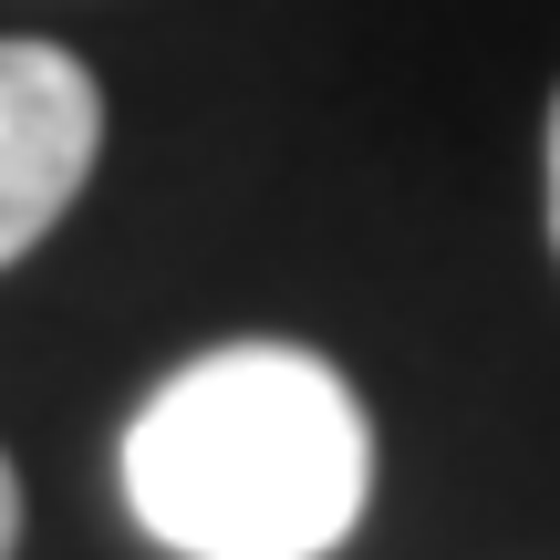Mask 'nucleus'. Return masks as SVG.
<instances>
[{
  "label": "nucleus",
  "instance_id": "nucleus-1",
  "mask_svg": "<svg viewBox=\"0 0 560 560\" xmlns=\"http://www.w3.org/2000/svg\"><path fill=\"white\" fill-rule=\"evenodd\" d=\"M374 488L353 384L301 342H229L166 374L125 425V499L187 560H322Z\"/></svg>",
  "mask_w": 560,
  "mask_h": 560
},
{
  "label": "nucleus",
  "instance_id": "nucleus-2",
  "mask_svg": "<svg viewBox=\"0 0 560 560\" xmlns=\"http://www.w3.org/2000/svg\"><path fill=\"white\" fill-rule=\"evenodd\" d=\"M104 145V94L62 42H0V270L83 198Z\"/></svg>",
  "mask_w": 560,
  "mask_h": 560
},
{
  "label": "nucleus",
  "instance_id": "nucleus-3",
  "mask_svg": "<svg viewBox=\"0 0 560 560\" xmlns=\"http://www.w3.org/2000/svg\"><path fill=\"white\" fill-rule=\"evenodd\" d=\"M11 540H21V478H11V457H0V560H11Z\"/></svg>",
  "mask_w": 560,
  "mask_h": 560
},
{
  "label": "nucleus",
  "instance_id": "nucleus-4",
  "mask_svg": "<svg viewBox=\"0 0 560 560\" xmlns=\"http://www.w3.org/2000/svg\"><path fill=\"white\" fill-rule=\"evenodd\" d=\"M550 240H560V104H550Z\"/></svg>",
  "mask_w": 560,
  "mask_h": 560
}]
</instances>
